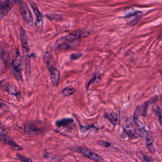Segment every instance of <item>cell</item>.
I'll use <instances>...</instances> for the list:
<instances>
[{
	"mask_svg": "<svg viewBox=\"0 0 162 162\" xmlns=\"http://www.w3.org/2000/svg\"><path fill=\"white\" fill-rule=\"evenodd\" d=\"M43 61L49 72L51 83L54 86L57 87L60 82V72L58 69L53 57L49 52H46L43 56Z\"/></svg>",
	"mask_w": 162,
	"mask_h": 162,
	"instance_id": "1",
	"label": "cell"
},
{
	"mask_svg": "<svg viewBox=\"0 0 162 162\" xmlns=\"http://www.w3.org/2000/svg\"><path fill=\"white\" fill-rule=\"evenodd\" d=\"M11 67L15 78L18 81H22L23 59L20 52L16 48L12 52Z\"/></svg>",
	"mask_w": 162,
	"mask_h": 162,
	"instance_id": "2",
	"label": "cell"
},
{
	"mask_svg": "<svg viewBox=\"0 0 162 162\" xmlns=\"http://www.w3.org/2000/svg\"><path fill=\"white\" fill-rule=\"evenodd\" d=\"M132 121V117L128 118L125 124L123 125V133L121 135V138L123 140L126 139L135 140L140 136L136 129L133 126Z\"/></svg>",
	"mask_w": 162,
	"mask_h": 162,
	"instance_id": "3",
	"label": "cell"
},
{
	"mask_svg": "<svg viewBox=\"0 0 162 162\" xmlns=\"http://www.w3.org/2000/svg\"><path fill=\"white\" fill-rule=\"evenodd\" d=\"M20 37L21 44L23 47V56L24 64L26 65H31V55L30 49L28 44V39L25 31L23 27L20 30Z\"/></svg>",
	"mask_w": 162,
	"mask_h": 162,
	"instance_id": "4",
	"label": "cell"
},
{
	"mask_svg": "<svg viewBox=\"0 0 162 162\" xmlns=\"http://www.w3.org/2000/svg\"><path fill=\"white\" fill-rule=\"evenodd\" d=\"M17 3L19 9L26 24L29 27L32 26L33 24V18L27 4L23 0H18Z\"/></svg>",
	"mask_w": 162,
	"mask_h": 162,
	"instance_id": "5",
	"label": "cell"
},
{
	"mask_svg": "<svg viewBox=\"0 0 162 162\" xmlns=\"http://www.w3.org/2000/svg\"><path fill=\"white\" fill-rule=\"evenodd\" d=\"M72 150L80 153L83 156L95 162H102L104 161L103 158L100 155L86 147H73L72 148Z\"/></svg>",
	"mask_w": 162,
	"mask_h": 162,
	"instance_id": "6",
	"label": "cell"
},
{
	"mask_svg": "<svg viewBox=\"0 0 162 162\" xmlns=\"http://www.w3.org/2000/svg\"><path fill=\"white\" fill-rule=\"evenodd\" d=\"M89 35V32L85 30L78 29L73 32L70 33L67 36L62 37L59 39L60 42L63 41H72L79 40L81 38L87 37Z\"/></svg>",
	"mask_w": 162,
	"mask_h": 162,
	"instance_id": "7",
	"label": "cell"
},
{
	"mask_svg": "<svg viewBox=\"0 0 162 162\" xmlns=\"http://www.w3.org/2000/svg\"><path fill=\"white\" fill-rule=\"evenodd\" d=\"M158 98V97L157 95L151 98L150 99L143 103L141 105L138 106L135 108L133 115L139 117L140 116L144 117H146L149 105L150 103H154L157 102Z\"/></svg>",
	"mask_w": 162,
	"mask_h": 162,
	"instance_id": "8",
	"label": "cell"
},
{
	"mask_svg": "<svg viewBox=\"0 0 162 162\" xmlns=\"http://www.w3.org/2000/svg\"><path fill=\"white\" fill-rule=\"evenodd\" d=\"M1 88L3 91L7 92L11 95L14 96L17 99H20L22 97L21 91L13 83L8 82L3 83L2 81Z\"/></svg>",
	"mask_w": 162,
	"mask_h": 162,
	"instance_id": "9",
	"label": "cell"
},
{
	"mask_svg": "<svg viewBox=\"0 0 162 162\" xmlns=\"http://www.w3.org/2000/svg\"><path fill=\"white\" fill-rule=\"evenodd\" d=\"M6 132L2 129V127L1 128V140L2 142L7 144L13 150L15 151H20L23 149V148L18 145L10 137L7 135Z\"/></svg>",
	"mask_w": 162,
	"mask_h": 162,
	"instance_id": "10",
	"label": "cell"
},
{
	"mask_svg": "<svg viewBox=\"0 0 162 162\" xmlns=\"http://www.w3.org/2000/svg\"><path fill=\"white\" fill-rule=\"evenodd\" d=\"M24 132L28 136H34L40 134L42 132V129L38 127L33 122L26 123L24 126Z\"/></svg>",
	"mask_w": 162,
	"mask_h": 162,
	"instance_id": "11",
	"label": "cell"
},
{
	"mask_svg": "<svg viewBox=\"0 0 162 162\" xmlns=\"http://www.w3.org/2000/svg\"><path fill=\"white\" fill-rule=\"evenodd\" d=\"M30 4L31 5V8L33 10L36 17V21H35V25L36 27L40 29L43 26V16L41 14L39 9L38 8L36 3L33 1H30Z\"/></svg>",
	"mask_w": 162,
	"mask_h": 162,
	"instance_id": "12",
	"label": "cell"
},
{
	"mask_svg": "<svg viewBox=\"0 0 162 162\" xmlns=\"http://www.w3.org/2000/svg\"><path fill=\"white\" fill-rule=\"evenodd\" d=\"M18 0H5L1 4V18H2L7 15Z\"/></svg>",
	"mask_w": 162,
	"mask_h": 162,
	"instance_id": "13",
	"label": "cell"
},
{
	"mask_svg": "<svg viewBox=\"0 0 162 162\" xmlns=\"http://www.w3.org/2000/svg\"><path fill=\"white\" fill-rule=\"evenodd\" d=\"M80 42V39L72 41H58L57 43V49L60 51H67L76 47Z\"/></svg>",
	"mask_w": 162,
	"mask_h": 162,
	"instance_id": "14",
	"label": "cell"
},
{
	"mask_svg": "<svg viewBox=\"0 0 162 162\" xmlns=\"http://www.w3.org/2000/svg\"><path fill=\"white\" fill-rule=\"evenodd\" d=\"M143 15V12L139 11L131 12L130 14L126 15V18H133L132 20H131L127 23V25L128 26H131V27L134 26L139 22Z\"/></svg>",
	"mask_w": 162,
	"mask_h": 162,
	"instance_id": "15",
	"label": "cell"
},
{
	"mask_svg": "<svg viewBox=\"0 0 162 162\" xmlns=\"http://www.w3.org/2000/svg\"><path fill=\"white\" fill-rule=\"evenodd\" d=\"M104 116L113 125H117L120 124V115L117 112L114 111L105 112Z\"/></svg>",
	"mask_w": 162,
	"mask_h": 162,
	"instance_id": "16",
	"label": "cell"
},
{
	"mask_svg": "<svg viewBox=\"0 0 162 162\" xmlns=\"http://www.w3.org/2000/svg\"><path fill=\"white\" fill-rule=\"evenodd\" d=\"M74 123L73 119L65 118L56 121L55 125L59 128H66L72 127Z\"/></svg>",
	"mask_w": 162,
	"mask_h": 162,
	"instance_id": "17",
	"label": "cell"
},
{
	"mask_svg": "<svg viewBox=\"0 0 162 162\" xmlns=\"http://www.w3.org/2000/svg\"><path fill=\"white\" fill-rule=\"evenodd\" d=\"M10 52V49H9V47L7 45H3L2 47L1 59L2 63L4 65L6 64L8 59Z\"/></svg>",
	"mask_w": 162,
	"mask_h": 162,
	"instance_id": "18",
	"label": "cell"
},
{
	"mask_svg": "<svg viewBox=\"0 0 162 162\" xmlns=\"http://www.w3.org/2000/svg\"><path fill=\"white\" fill-rule=\"evenodd\" d=\"M146 147H147V149L150 153L154 154L156 152V150L155 146H154V144H153L154 140H153V137H152L151 135L148 133V134L146 136Z\"/></svg>",
	"mask_w": 162,
	"mask_h": 162,
	"instance_id": "19",
	"label": "cell"
},
{
	"mask_svg": "<svg viewBox=\"0 0 162 162\" xmlns=\"http://www.w3.org/2000/svg\"><path fill=\"white\" fill-rule=\"evenodd\" d=\"M76 91V89L75 87L69 86L65 87L61 91V93L64 96H70L74 94Z\"/></svg>",
	"mask_w": 162,
	"mask_h": 162,
	"instance_id": "20",
	"label": "cell"
},
{
	"mask_svg": "<svg viewBox=\"0 0 162 162\" xmlns=\"http://www.w3.org/2000/svg\"><path fill=\"white\" fill-rule=\"evenodd\" d=\"M101 78V75L100 73L97 72V71L95 72L93 76L90 79L88 83H87V91L88 90L89 87L92 85V84H93L94 83L96 82L97 81H99V80H100Z\"/></svg>",
	"mask_w": 162,
	"mask_h": 162,
	"instance_id": "21",
	"label": "cell"
},
{
	"mask_svg": "<svg viewBox=\"0 0 162 162\" xmlns=\"http://www.w3.org/2000/svg\"><path fill=\"white\" fill-rule=\"evenodd\" d=\"M152 110L154 112V114L156 115L158 118V120L162 125V109L158 106L156 107H153Z\"/></svg>",
	"mask_w": 162,
	"mask_h": 162,
	"instance_id": "22",
	"label": "cell"
},
{
	"mask_svg": "<svg viewBox=\"0 0 162 162\" xmlns=\"http://www.w3.org/2000/svg\"><path fill=\"white\" fill-rule=\"evenodd\" d=\"M97 143H98V144L99 145L101 146V147H104V148H112V146H113L112 143L105 141L102 140H100L98 141Z\"/></svg>",
	"mask_w": 162,
	"mask_h": 162,
	"instance_id": "23",
	"label": "cell"
},
{
	"mask_svg": "<svg viewBox=\"0 0 162 162\" xmlns=\"http://www.w3.org/2000/svg\"><path fill=\"white\" fill-rule=\"evenodd\" d=\"M16 156L21 162H33L32 159L22 156L20 154H17Z\"/></svg>",
	"mask_w": 162,
	"mask_h": 162,
	"instance_id": "24",
	"label": "cell"
},
{
	"mask_svg": "<svg viewBox=\"0 0 162 162\" xmlns=\"http://www.w3.org/2000/svg\"><path fill=\"white\" fill-rule=\"evenodd\" d=\"M79 127H80V132H81L82 133L85 132H87V130H89V129H91V128H96L94 126V125H92L86 126H84L79 125Z\"/></svg>",
	"mask_w": 162,
	"mask_h": 162,
	"instance_id": "25",
	"label": "cell"
},
{
	"mask_svg": "<svg viewBox=\"0 0 162 162\" xmlns=\"http://www.w3.org/2000/svg\"><path fill=\"white\" fill-rule=\"evenodd\" d=\"M82 53H73L70 55V59L71 60H75L78 59H79L82 57Z\"/></svg>",
	"mask_w": 162,
	"mask_h": 162,
	"instance_id": "26",
	"label": "cell"
},
{
	"mask_svg": "<svg viewBox=\"0 0 162 162\" xmlns=\"http://www.w3.org/2000/svg\"><path fill=\"white\" fill-rule=\"evenodd\" d=\"M148 162H155V161L153 160V159H152L151 157H149V160L148 161Z\"/></svg>",
	"mask_w": 162,
	"mask_h": 162,
	"instance_id": "27",
	"label": "cell"
},
{
	"mask_svg": "<svg viewBox=\"0 0 162 162\" xmlns=\"http://www.w3.org/2000/svg\"><path fill=\"white\" fill-rule=\"evenodd\" d=\"M161 136H162V131H161Z\"/></svg>",
	"mask_w": 162,
	"mask_h": 162,
	"instance_id": "28",
	"label": "cell"
},
{
	"mask_svg": "<svg viewBox=\"0 0 162 162\" xmlns=\"http://www.w3.org/2000/svg\"></svg>",
	"mask_w": 162,
	"mask_h": 162,
	"instance_id": "29",
	"label": "cell"
}]
</instances>
